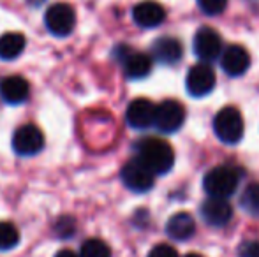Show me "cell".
<instances>
[{"label":"cell","mask_w":259,"mask_h":257,"mask_svg":"<svg viewBox=\"0 0 259 257\" xmlns=\"http://www.w3.org/2000/svg\"><path fill=\"white\" fill-rule=\"evenodd\" d=\"M136 159L154 175H166L175 164V151L167 141L159 137H143L136 144Z\"/></svg>","instance_id":"cell-1"},{"label":"cell","mask_w":259,"mask_h":257,"mask_svg":"<svg viewBox=\"0 0 259 257\" xmlns=\"http://www.w3.org/2000/svg\"><path fill=\"white\" fill-rule=\"evenodd\" d=\"M240 171L231 166H217L210 169L203 178V187L205 192L210 197H224L228 199L229 195L235 194L240 183Z\"/></svg>","instance_id":"cell-2"},{"label":"cell","mask_w":259,"mask_h":257,"mask_svg":"<svg viewBox=\"0 0 259 257\" xmlns=\"http://www.w3.org/2000/svg\"><path fill=\"white\" fill-rule=\"evenodd\" d=\"M243 118L233 106L222 108L213 118V132L224 144H236L243 137Z\"/></svg>","instance_id":"cell-3"},{"label":"cell","mask_w":259,"mask_h":257,"mask_svg":"<svg viewBox=\"0 0 259 257\" xmlns=\"http://www.w3.org/2000/svg\"><path fill=\"white\" fill-rule=\"evenodd\" d=\"M115 57L120 60L127 78L131 79H143L152 72V59L150 55H145L141 52L127 48V46H118L115 52Z\"/></svg>","instance_id":"cell-4"},{"label":"cell","mask_w":259,"mask_h":257,"mask_svg":"<svg viewBox=\"0 0 259 257\" xmlns=\"http://www.w3.org/2000/svg\"><path fill=\"white\" fill-rule=\"evenodd\" d=\"M45 25L57 37H67L76 25V13L69 4H53L45 14Z\"/></svg>","instance_id":"cell-5"},{"label":"cell","mask_w":259,"mask_h":257,"mask_svg":"<svg viewBox=\"0 0 259 257\" xmlns=\"http://www.w3.org/2000/svg\"><path fill=\"white\" fill-rule=\"evenodd\" d=\"M120 176H122L123 185H125L129 190L138 192V194L148 192L155 183L154 182L155 175L147 168V166L141 164L138 159H133V161L127 162V164L122 168Z\"/></svg>","instance_id":"cell-6"},{"label":"cell","mask_w":259,"mask_h":257,"mask_svg":"<svg viewBox=\"0 0 259 257\" xmlns=\"http://www.w3.org/2000/svg\"><path fill=\"white\" fill-rule=\"evenodd\" d=\"M215 88V72L208 64L192 65L185 78V90L194 99H201Z\"/></svg>","instance_id":"cell-7"},{"label":"cell","mask_w":259,"mask_h":257,"mask_svg":"<svg viewBox=\"0 0 259 257\" xmlns=\"http://www.w3.org/2000/svg\"><path fill=\"white\" fill-rule=\"evenodd\" d=\"M13 148L18 155H23V157L39 153L45 148V136L41 129L32 124L18 127L13 134Z\"/></svg>","instance_id":"cell-8"},{"label":"cell","mask_w":259,"mask_h":257,"mask_svg":"<svg viewBox=\"0 0 259 257\" xmlns=\"http://www.w3.org/2000/svg\"><path fill=\"white\" fill-rule=\"evenodd\" d=\"M185 122V110L178 100H162L155 111V127L164 134L177 132Z\"/></svg>","instance_id":"cell-9"},{"label":"cell","mask_w":259,"mask_h":257,"mask_svg":"<svg viewBox=\"0 0 259 257\" xmlns=\"http://www.w3.org/2000/svg\"><path fill=\"white\" fill-rule=\"evenodd\" d=\"M194 53L201 62H213L215 59L222 55V41L221 35L210 27H201L194 35L192 42Z\"/></svg>","instance_id":"cell-10"},{"label":"cell","mask_w":259,"mask_h":257,"mask_svg":"<svg viewBox=\"0 0 259 257\" xmlns=\"http://www.w3.org/2000/svg\"><path fill=\"white\" fill-rule=\"evenodd\" d=\"M155 111L157 106L148 99H136L127 106L125 120L127 125L138 130H145L155 125Z\"/></svg>","instance_id":"cell-11"},{"label":"cell","mask_w":259,"mask_h":257,"mask_svg":"<svg viewBox=\"0 0 259 257\" xmlns=\"http://www.w3.org/2000/svg\"><path fill=\"white\" fill-rule=\"evenodd\" d=\"M201 219L211 227H222L231 220L233 206L224 197H208L199 208Z\"/></svg>","instance_id":"cell-12"},{"label":"cell","mask_w":259,"mask_h":257,"mask_svg":"<svg viewBox=\"0 0 259 257\" xmlns=\"http://www.w3.org/2000/svg\"><path fill=\"white\" fill-rule=\"evenodd\" d=\"M221 65L228 76H242L250 67V55L245 48L238 44H231L222 52L221 55Z\"/></svg>","instance_id":"cell-13"},{"label":"cell","mask_w":259,"mask_h":257,"mask_svg":"<svg viewBox=\"0 0 259 257\" xmlns=\"http://www.w3.org/2000/svg\"><path fill=\"white\" fill-rule=\"evenodd\" d=\"M133 20L141 28H155L166 20V11L159 2L154 0H145L134 6Z\"/></svg>","instance_id":"cell-14"},{"label":"cell","mask_w":259,"mask_h":257,"mask_svg":"<svg viewBox=\"0 0 259 257\" xmlns=\"http://www.w3.org/2000/svg\"><path fill=\"white\" fill-rule=\"evenodd\" d=\"M184 57V46L175 37H159L152 44V59L162 65H175Z\"/></svg>","instance_id":"cell-15"},{"label":"cell","mask_w":259,"mask_h":257,"mask_svg":"<svg viewBox=\"0 0 259 257\" xmlns=\"http://www.w3.org/2000/svg\"><path fill=\"white\" fill-rule=\"evenodd\" d=\"M28 93H30V86L27 79H23L21 76H7L0 81V97L4 102L16 106L28 99Z\"/></svg>","instance_id":"cell-16"},{"label":"cell","mask_w":259,"mask_h":257,"mask_svg":"<svg viewBox=\"0 0 259 257\" xmlns=\"http://www.w3.org/2000/svg\"><path fill=\"white\" fill-rule=\"evenodd\" d=\"M166 233L169 238L177 241H185L189 238L194 236L196 233V222L189 213L180 212V213H175L166 224Z\"/></svg>","instance_id":"cell-17"},{"label":"cell","mask_w":259,"mask_h":257,"mask_svg":"<svg viewBox=\"0 0 259 257\" xmlns=\"http://www.w3.org/2000/svg\"><path fill=\"white\" fill-rule=\"evenodd\" d=\"M27 46V39L20 32H7L0 37V59L14 60L23 53Z\"/></svg>","instance_id":"cell-18"},{"label":"cell","mask_w":259,"mask_h":257,"mask_svg":"<svg viewBox=\"0 0 259 257\" xmlns=\"http://www.w3.org/2000/svg\"><path fill=\"white\" fill-rule=\"evenodd\" d=\"M240 206L249 215L259 217V183H250L245 187L242 197H240Z\"/></svg>","instance_id":"cell-19"},{"label":"cell","mask_w":259,"mask_h":257,"mask_svg":"<svg viewBox=\"0 0 259 257\" xmlns=\"http://www.w3.org/2000/svg\"><path fill=\"white\" fill-rule=\"evenodd\" d=\"M79 257H111V248L99 238H90L79 248Z\"/></svg>","instance_id":"cell-20"},{"label":"cell","mask_w":259,"mask_h":257,"mask_svg":"<svg viewBox=\"0 0 259 257\" xmlns=\"http://www.w3.org/2000/svg\"><path fill=\"white\" fill-rule=\"evenodd\" d=\"M20 243V231L14 224L0 222V250H11Z\"/></svg>","instance_id":"cell-21"},{"label":"cell","mask_w":259,"mask_h":257,"mask_svg":"<svg viewBox=\"0 0 259 257\" xmlns=\"http://www.w3.org/2000/svg\"><path fill=\"white\" fill-rule=\"evenodd\" d=\"M198 6L208 16H217L226 9L228 0H198Z\"/></svg>","instance_id":"cell-22"},{"label":"cell","mask_w":259,"mask_h":257,"mask_svg":"<svg viewBox=\"0 0 259 257\" xmlns=\"http://www.w3.org/2000/svg\"><path fill=\"white\" fill-rule=\"evenodd\" d=\"M147 257H180V255H178V252L175 250L171 245L160 243V245H155V247L148 252Z\"/></svg>","instance_id":"cell-23"},{"label":"cell","mask_w":259,"mask_h":257,"mask_svg":"<svg viewBox=\"0 0 259 257\" xmlns=\"http://www.w3.org/2000/svg\"><path fill=\"white\" fill-rule=\"evenodd\" d=\"M238 257H259V241H245L240 245Z\"/></svg>","instance_id":"cell-24"},{"label":"cell","mask_w":259,"mask_h":257,"mask_svg":"<svg viewBox=\"0 0 259 257\" xmlns=\"http://www.w3.org/2000/svg\"><path fill=\"white\" fill-rule=\"evenodd\" d=\"M55 257H79V255H76L72 250H69V248H64V250H60V252H57V255Z\"/></svg>","instance_id":"cell-25"},{"label":"cell","mask_w":259,"mask_h":257,"mask_svg":"<svg viewBox=\"0 0 259 257\" xmlns=\"http://www.w3.org/2000/svg\"><path fill=\"white\" fill-rule=\"evenodd\" d=\"M185 257H203V255H199V254H187Z\"/></svg>","instance_id":"cell-26"}]
</instances>
